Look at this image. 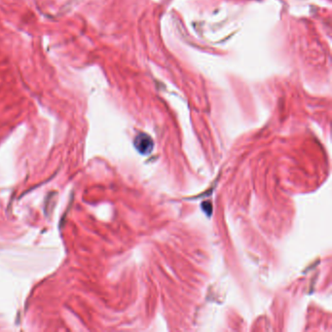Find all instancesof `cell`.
Segmentation results:
<instances>
[{
  "label": "cell",
  "mask_w": 332,
  "mask_h": 332,
  "mask_svg": "<svg viewBox=\"0 0 332 332\" xmlns=\"http://www.w3.org/2000/svg\"><path fill=\"white\" fill-rule=\"evenodd\" d=\"M153 140L146 133H139L134 139V146L140 154H149L153 149Z\"/></svg>",
  "instance_id": "6da1fadb"
}]
</instances>
